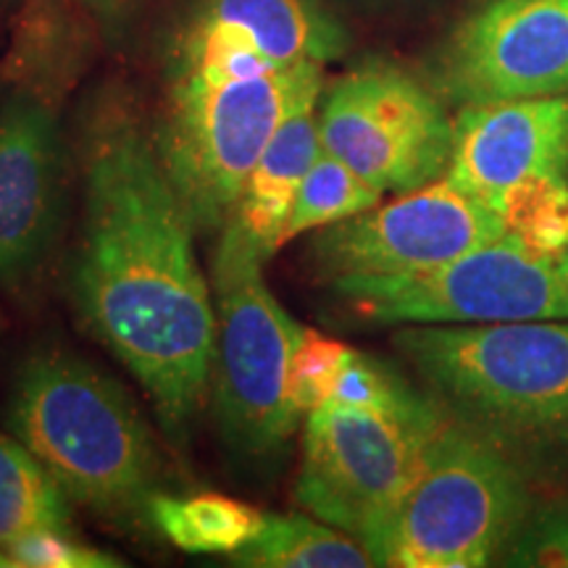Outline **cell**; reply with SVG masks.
<instances>
[{
    "instance_id": "cell-1",
    "label": "cell",
    "mask_w": 568,
    "mask_h": 568,
    "mask_svg": "<svg viewBox=\"0 0 568 568\" xmlns=\"http://www.w3.org/2000/svg\"><path fill=\"white\" fill-rule=\"evenodd\" d=\"M77 163L82 226L69 264L71 303L182 447L216 358V308L197 266L195 224L126 92L109 90L88 105Z\"/></svg>"
},
{
    "instance_id": "cell-2",
    "label": "cell",
    "mask_w": 568,
    "mask_h": 568,
    "mask_svg": "<svg viewBox=\"0 0 568 568\" xmlns=\"http://www.w3.org/2000/svg\"><path fill=\"white\" fill-rule=\"evenodd\" d=\"M9 426L77 506L116 524L148 521L159 445L113 376L61 347L34 353L13 382Z\"/></svg>"
},
{
    "instance_id": "cell-3",
    "label": "cell",
    "mask_w": 568,
    "mask_h": 568,
    "mask_svg": "<svg viewBox=\"0 0 568 568\" xmlns=\"http://www.w3.org/2000/svg\"><path fill=\"white\" fill-rule=\"evenodd\" d=\"M395 345L460 422L508 447H568V318L408 324Z\"/></svg>"
},
{
    "instance_id": "cell-4",
    "label": "cell",
    "mask_w": 568,
    "mask_h": 568,
    "mask_svg": "<svg viewBox=\"0 0 568 568\" xmlns=\"http://www.w3.org/2000/svg\"><path fill=\"white\" fill-rule=\"evenodd\" d=\"M531 510L514 447L447 410L372 552L374 566L479 568L500 564Z\"/></svg>"
},
{
    "instance_id": "cell-5",
    "label": "cell",
    "mask_w": 568,
    "mask_h": 568,
    "mask_svg": "<svg viewBox=\"0 0 568 568\" xmlns=\"http://www.w3.org/2000/svg\"><path fill=\"white\" fill-rule=\"evenodd\" d=\"M322 92L324 63L314 61L226 82L172 80L153 138L195 230L226 224L274 134Z\"/></svg>"
},
{
    "instance_id": "cell-6",
    "label": "cell",
    "mask_w": 568,
    "mask_h": 568,
    "mask_svg": "<svg viewBox=\"0 0 568 568\" xmlns=\"http://www.w3.org/2000/svg\"><path fill=\"white\" fill-rule=\"evenodd\" d=\"M445 418L416 387L387 406L324 403L305 416L295 500L372 556Z\"/></svg>"
},
{
    "instance_id": "cell-7",
    "label": "cell",
    "mask_w": 568,
    "mask_h": 568,
    "mask_svg": "<svg viewBox=\"0 0 568 568\" xmlns=\"http://www.w3.org/2000/svg\"><path fill=\"white\" fill-rule=\"evenodd\" d=\"M213 287V414L232 458L268 471L303 418L290 400V364L303 326L268 290L258 255L219 245Z\"/></svg>"
},
{
    "instance_id": "cell-8",
    "label": "cell",
    "mask_w": 568,
    "mask_h": 568,
    "mask_svg": "<svg viewBox=\"0 0 568 568\" xmlns=\"http://www.w3.org/2000/svg\"><path fill=\"white\" fill-rule=\"evenodd\" d=\"M560 255L508 232L424 272L337 276L326 284L347 314L376 326L568 318V276Z\"/></svg>"
},
{
    "instance_id": "cell-9",
    "label": "cell",
    "mask_w": 568,
    "mask_h": 568,
    "mask_svg": "<svg viewBox=\"0 0 568 568\" xmlns=\"http://www.w3.org/2000/svg\"><path fill=\"white\" fill-rule=\"evenodd\" d=\"M318 138L382 193H408L439 180L453 155V119L408 71L368 61L326 90Z\"/></svg>"
},
{
    "instance_id": "cell-10",
    "label": "cell",
    "mask_w": 568,
    "mask_h": 568,
    "mask_svg": "<svg viewBox=\"0 0 568 568\" xmlns=\"http://www.w3.org/2000/svg\"><path fill=\"white\" fill-rule=\"evenodd\" d=\"M508 234V224L447 176L397 193L364 213L316 232L311 261L326 282L337 276L424 272Z\"/></svg>"
},
{
    "instance_id": "cell-11",
    "label": "cell",
    "mask_w": 568,
    "mask_h": 568,
    "mask_svg": "<svg viewBox=\"0 0 568 568\" xmlns=\"http://www.w3.org/2000/svg\"><path fill=\"white\" fill-rule=\"evenodd\" d=\"M432 82L447 101L568 95V0H485L453 27Z\"/></svg>"
},
{
    "instance_id": "cell-12",
    "label": "cell",
    "mask_w": 568,
    "mask_h": 568,
    "mask_svg": "<svg viewBox=\"0 0 568 568\" xmlns=\"http://www.w3.org/2000/svg\"><path fill=\"white\" fill-rule=\"evenodd\" d=\"M69 153L55 103L17 90L0 105V284L32 290L67 222Z\"/></svg>"
},
{
    "instance_id": "cell-13",
    "label": "cell",
    "mask_w": 568,
    "mask_h": 568,
    "mask_svg": "<svg viewBox=\"0 0 568 568\" xmlns=\"http://www.w3.org/2000/svg\"><path fill=\"white\" fill-rule=\"evenodd\" d=\"M445 176L493 211L527 184H568V95L460 105Z\"/></svg>"
},
{
    "instance_id": "cell-14",
    "label": "cell",
    "mask_w": 568,
    "mask_h": 568,
    "mask_svg": "<svg viewBox=\"0 0 568 568\" xmlns=\"http://www.w3.org/2000/svg\"><path fill=\"white\" fill-rule=\"evenodd\" d=\"M345 30L318 0H195L172 42V74L243 48L274 67L329 63L345 51Z\"/></svg>"
},
{
    "instance_id": "cell-15",
    "label": "cell",
    "mask_w": 568,
    "mask_h": 568,
    "mask_svg": "<svg viewBox=\"0 0 568 568\" xmlns=\"http://www.w3.org/2000/svg\"><path fill=\"white\" fill-rule=\"evenodd\" d=\"M318 151H322V138H318L316 103L287 119L268 142L264 155L247 176L232 216L226 219L219 245L253 253L266 264L282 247L297 190Z\"/></svg>"
},
{
    "instance_id": "cell-16",
    "label": "cell",
    "mask_w": 568,
    "mask_h": 568,
    "mask_svg": "<svg viewBox=\"0 0 568 568\" xmlns=\"http://www.w3.org/2000/svg\"><path fill=\"white\" fill-rule=\"evenodd\" d=\"M148 521L182 552L232 558L258 537L266 514L251 503L216 493H155L148 503Z\"/></svg>"
},
{
    "instance_id": "cell-17",
    "label": "cell",
    "mask_w": 568,
    "mask_h": 568,
    "mask_svg": "<svg viewBox=\"0 0 568 568\" xmlns=\"http://www.w3.org/2000/svg\"><path fill=\"white\" fill-rule=\"evenodd\" d=\"M245 568H366L364 545L316 516L266 514L258 537L230 558Z\"/></svg>"
},
{
    "instance_id": "cell-18",
    "label": "cell",
    "mask_w": 568,
    "mask_h": 568,
    "mask_svg": "<svg viewBox=\"0 0 568 568\" xmlns=\"http://www.w3.org/2000/svg\"><path fill=\"white\" fill-rule=\"evenodd\" d=\"M71 529L69 497L21 439L0 435V552L27 531Z\"/></svg>"
},
{
    "instance_id": "cell-19",
    "label": "cell",
    "mask_w": 568,
    "mask_h": 568,
    "mask_svg": "<svg viewBox=\"0 0 568 568\" xmlns=\"http://www.w3.org/2000/svg\"><path fill=\"white\" fill-rule=\"evenodd\" d=\"M382 195H385L382 190H376L364 176L355 174L347 163L322 148L316 161L311 163L308 174L303 176L301 190H297L282 245L293 243L305 232L324 230V226L343 222L355 213H364L379 203Z\"/></svg>"
},
{
    "instance_id": "cell-20",
    "label": "cell",
    "mask_w": 568,
    "mask_h": 568,
    "mask_svg": "<svg viewBox=\"0 0 568 568\" xmlns=\"http://www.w3.org/2000/svg\"><path fill=\"white\" fill-rule=\"evenodd\" d=\"M497 213L508 232L539 251L560 255L568 245V184L539 182L506 195Z\"/></svg>"
},
{
    "instance_id": "cell-21",
    "label": "cell",
    "mask_w": 568,
    "mask_h": 568,
    "mask_svg": "<svg viewBox=\"0 0 568 568\" xmlns=\"http://www.w3.org/2000/svg\"><path fill=\"white\" fill-rule=\"evenodd\" d=\"M353 353V347L339 339L303 329L301 343L293 353V364H290V400L297 414L308 416L311 410L322 408L329 400Z\"/></svg>"
},
{
    "instance_id": "cell-22",
    "label": "cell",
    "mask_w": 568,
    "mask_h": 568,
    "mask_svg": "<svg viewBox=\"0 0 568 568\" xmlns=\"http://www.w3.org/2000/svg\"><path fill=\"white\" fill-rule=\"evenodd\" d=\"M503 566L568 568V503L531 508L500 558Z\"/></svg>"
},
{
    "instance_id": "cell-23",
    "label": "cell",
    "mask_w": 568,
    "mask_h": 568,
    "mask_svg": "<svg viewBox=\"0 0 568 568\" xmlns=\"http://www.w3.org/2000/svg\"><path fill=\"white\" fill-rule=\"evenodd\" d=\"M11 566L17 568H116L122 560L111 552L95 550L82 539L71 535V529L51 527L27 531L13 539L3 550Z\"/></svg>"
},
{
    "instance_id": "cell-24",
    "label": "cell",
    "mask_w": 568,
    "mask_h": 568,
    "mask_svg": "<svg viewBox=\"0 0 568 568\" xmlns=\"http://www.w3.org/2000/svg\"><path fill=\"white\" fill-rule=\"evenodd\" d=\"M74 3L90 19L92 27L113 32L126 19V13L134 9L138 0H74Z\"/></svg>"
},
{
    "instance_id": "cell-25",
    "label": "cell",
    "mask_w": 568,
    "mask_h": 568,
    "mask_svg": "<svg viewBox=\"0 0 568 568\" xmlns=\"http://www.w3.org/2000/svg\"><path fill=\"white\" fill-rule=\"evenodd\" d=\"M9 566H11V564H9V558H6L3 552H0V568H9Z\"/></svg>"
},
{
    "instance_id": "cell-26",
    "label": "cell",
    "mask_w": 568,
    "mask_h": 568,
    "mask_svg": "<svg viewBox=\"0 0 568 568\" xmlns=\"http://www.w3.org/2000/svg\"><path fill=\"white\" fill-rule=\"evenodd\" d=\"M560 264H564V272L568 276V255H560Z\"/></svg>"
},
{
    "instance_id": "cell-27",
    "label": "cell",
    "mask_w": 568,
    "mask_h": 568,
    "mask_svg": "<svg viewBox=\"0 0 568 568\" xmlns=\"http://www.w3.org/2000/svg\"><path fill=\"white\" fill-rule=\"evenodd\" d=\"M0 3H3V0H0Z\"/></svg>"
}]
</instances>
